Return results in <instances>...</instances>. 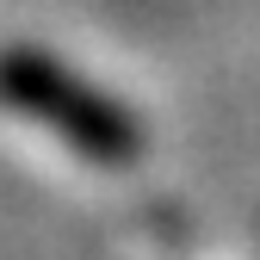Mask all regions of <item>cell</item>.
I'll list each match as a JSON object with an SVG mask.
<instances>
[{
	"label": "cell",
	"instance_id": "1",
	"mask_svg": "<svg viewBox=\"0 0 260 260\" xmlns=\"http://www.w3.org/2000/svg\"><path fill=\"white\" fill-rule=\"evenodd\" d=\"M0 100L19 106L25 118L50 124L56 137H69L81 155H100V161H124L137 149V130L118 118V106H106L93 87H81L69 69H56L44 56H0Z\"/></svg>",
	"mask_w": 260,
	"mask_h": 260
}]
</instances>
